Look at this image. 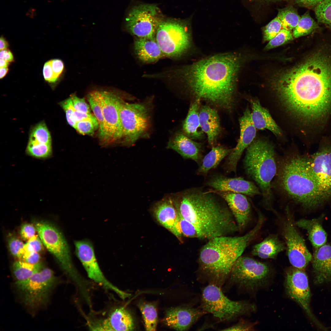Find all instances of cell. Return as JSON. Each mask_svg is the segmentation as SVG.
<instances>
[{
    "instance_id": "60d3db41",
    "label": "cell",
    "mask_w": 331,
    "mask_h": 331,
    "mask_svg": "<svg viewBox=\"0 0 331 331\" xmlns=\"http://www.w3.org/2000/svg\"><path fill=\"white\" fill-rule=\"evenodd\" d=\"M318 21L331 27V0H324L314 8Z\"/></svg>"
},
{
    "instance_id": "816d5d0a",
    "label": "cell",
    "mask_w": 331,
    "mask_h": 331,
    "mask_svg": "<svg viewBox=\"0 0 331 331\" xmlns=\"http://www.w3.org/2000/svg\"><path fill=\"white\" fill-rule=\"evenodd\" d=\"M43 72L44 79L48 82H54L58 79L53 73L51 65L50 60L44 63Z\"/></svg>"
},
{
    "instance_id": "4fadbf2b",
    "label": "cell",
    "mask_w": 331,
    "mask_h": 331,
    "mask_svg": "<svg viewBox=\"0 0 331 331\" xmlns=\"http://www.w3.org/2000/svg\"><path fill=\"white\" fill-rule=\"evenodd\" d=\"M155 5L141 4L134 6L125 18L126 27L136 37H155L158 27L163 19Z\"/></svg>"
},
{
    "instance_id": "f546056e",
    "label": "cell",
    "mask_w": 331,
    "mask_h": 331,
    "mask_svg": "<svg viewBox=\"0 0 331 331\" xmlns=\"http://www.w3.org/2000/svg\"><path fill=\"white\" fill-rule=\"evenodd\" d=\"M200 101V99L196 98L192 102L183 124L184 134L192 139H201L204 137L199 118Z\"/></svg>"
},
{
    "instance_id": "d6a6232c",
    "label": "cell",
    "mask_w": 331,
    "mask_h": 331,
    "mask_svg": "<svg viewBox=\"0 0 331 331\" xmlns=\"http://www.w3.org/2000/svg\"><path fill=\"white\" fill-rule=\"evenodd\" d=\"M232 150L221 145L213 146L211 150L204 157L197 170V173L201 175L206 174L210 169L217 167Z\"/></svg>"
},
{
    "instance_id": "7c38bea8",
    "label": "cell",
    "mask_w": 331,
    "mask_h": 331,
    "mask_svg": "<svg viewBox=\"0 0 331 331\" xmlns=\"http://www.w3.org/2000/svg\"><path fill=\"white\" fill-rule=\"evenodd\" d=\"M289 206L285 210L282 227L288 257L293 267L304 270L312 260V257L304 241L298 231Z\"/></svg>"
},
{
    "instance_id": "f1b7e54d",
    "label": "cell",
    "mask_w": 331,
    "mask_h": 331,
    "mask_svg": "<svg viewBox=\"0 0 331 331\" xmlns=\"http://www.w3.org/2000/svg\"><path fill=\"white\" fill-rule=\"evenodd\" d=\"M286 249L285 244L277 235H271L255 245L252 253L253 255L262 259H275Z\"/></svg>"
},
{
    "instance_id": "f907efd6",
    "label": "cell",
    "mask_w": 331,
    "mask_h": 331,
    "mask_svg": "<svg viewBox=\"0 0 331 331\" xmlns=\"http://www.w3.org/2000/svg\"><path fill=\"white\" fill-rule=\"evenodd\" d=\"M36 230L35 226L30 223H25L21 226L20 230L21 237L23 240L28 241L35 235Z\"/></svg>"
},
{
    "instance_id": "ac0fdd59",
    "label": "cell",
    "mask_w": 331,
    "mask_h": 331,
    "mask_svg": "<svg viewBox=\"0 0 331 331\" xmlns=\"http://www.w3.org/2000/svg\"><path fill=\"white\" fill-rule=\"evenodd\" d=\"M310 170L326 201L331 200V145L321 146L313 154L306 155Z\"/></svg>"
},
{
    "instance_id": "ee69618b",
    "label": "cell",
    "mask_w": 331,
    "mask_h": 331,
    "mask_svg": "<svg viewBox=\"0 0 331 331\" xmlns=\"http://www.w3.org/2000/svg\"><path fill=\"white\" fill-rule=\"evenodd\" d=\"M282 29L281 22L276 17L263 29V39L264 41H268L276 36Z\"/></svg>"
},
{
    "instance_id": "e0dca14e",
    "label": "cell",
    "mask_w": 331,
    "mask_h": 331,
    "mask_svg": "<svg viewBox=\"0 0 331 331\" xmlns=\"http://www.w3.org/2000/svg\"><path fill=\"white\" fill-rule=\"evenodd\" d=\"M284 287L288 297L298 303L319 327L324 329L310 310V291L307 276L303 270L293 267L287 270L285 276Z\"/></svg>"
},
{
    "instance_id": "9f6ffc18",
    "label": "cell",
    "mask_w": 331,
    "mask_h": 331,
    "mask_svg": "<svg viewBox=\"0 0 331 331\" xmlns=\"http://www.w3.org/2000/svg\"><path fill=\"white\" fill-rule=\"evenodd\" d=\"M253 329V325L244 322H240L231 327L223 330L245 331L250 330Z\"/></svg>"
},
{
    "instance_id": "ffe728a7",
    "label": "cell",
    "mask_w": 331,
    "mask_h": 331,
    "mask_svg": "<svg viewBox=\"0 0 331 331\" xmlns=\"http://www.w3.org/2000/svg\"><path fill=\"white\" fill-rule=\"evenodd\" d=\"M206 184L216 191L241 193L252 197L261 195L259 187L253 182L240 177L230 178L220 174L215 175Z\"/></svg>"
},
{
    "instance_id": "7dc6e473",
    "label": "cell",
    "mask_w": 331,
    "mask_h": 331,
    "mask_svg": "<svg viewBox=\"0 0 331 331\" xmlns=\"http://www.w3.org/2000/svg\"><path fill=\"white\" fill-rule=\"evenodd\" d=\"M98 128L92 121L84 120L77 122L75 129L82 135H92Z\"/></svg>"
},
{
    "instance_id": "7a4b0ae2",
    "label": "cell",
    "mask_w": 331,
    "mask_h": 331,
    "mask_svg": "<svg viewBox=\"0 0 331 331\" xmlns=\"http://www.w3.org/2000/svg\"><path fill=\"white\" fill-rule=\"evenodd\" d=\"M243 61L236 52L218 54L184 67L185 86L196 98L229 110L235 102L238 75Z\"/></svg>"
},
{
    "instance_id": "8d00e7d4",
    "label": "cell",
    "mask_w": 331,
    "mask_h": 331,
    "mask_svg": "<svg viewBox=\"0 0 331 331\" xmlns=\"http://www.w3.org/2000/svg\"><path fill=\"white\" fill-rule=\"evenodd\" d=\"M318 27L316 22L307 11L302 15L292 32L294 37L297 38L309 34Z\"/></svg>"
},
{
    "instance_id": "277c9868",
    "label": "cell",
    "mask_w": 331,
    "mask_h": 331,
    "mask_svg": "<svg viewBox=\"0 0 331 331\" xmlns=\"http://www.w3.org/2000/svg\"><path fill=\"white\" fill-rule=\"evenodd\" d=\"M274 178L272 189L290 202L311 209L326 202L309 169L306 155L291 152L277 157Z\"/></svg>"
},
{
    "instance_id": "6da1fadb",
    "label": "cell",
    "mask_w": 331,
    "mask_h": 331,
    "mask_svg": "<svg viewBox=\"0 0 331 331\" xmlns=\"http://www.w3.org/2000/svg\"><path fill=\"white\" fill-rule=\"evenodd\" d=\"M272 86L285 109L305 122L321 120L331 108V57L314 54L274 78Z\"/></svg>"
},
{
    "instance_id": "db71d44e",
    "label": "cell",
    "mask_w": 331,
    "mask_h": 331,
    "mask_svg": "<svg viewBox=\"0 0 331 331\" xmlns=\"http://www.w3.org/2000/svg\"><path fill=\"white\" fill-rule=\"evenodd\" d=\"M50 62L53 73L58 78L64 70L63 63L61 60L58 59L51 60Z\"/></svg>"
},
{
    "instance_id": "f35d334b",
    "label": "cell",
    "mask_w": 331,
    "mask_h": 331,
    "mask_svg": "<svg viewBox=\"0 0 331 331\" xmlns=\"http://www.w3.org/2000/svg\"><path fill=\"white\" fill-rule=\"evenodd\" d=\"M26 152L28 154L34 158H46L52 154L51 144L41 143L29 140Z\"/></svg>"
},
{
    "instance_id": "44dd1931",
    "label": "cell",
    "mask_w": 331,
    "mask_h": 331,
    "mask_svg": "<svg viewBox=\"0 0 331 331\" xmlns=\"http://www.w3.org/2000/svg\"><path fill=\"white\" fill-rule=\"evenodd\" d=\"M206 313L202 309L191 307H171L166 311L163 322L175 330H186Z\"/></svg>"
},
{
    "instance_id": "f6af8a7d",
    "label": "cell",
    "mask_w": 331,
    "mask_h": 331,
    "mask_svg": "<svg viewBox=\"0 0 331 331\" xmlns=\"http://www.w3.org/2000/svg\"><path fill=\"white\" fill-rule=\"evenodd\" d=\"M8 243L10 252L14 257L20 260L24 253L25 244L14 235H10L8 238Z\"/></svg>"
},
{
    "instance_id": "603a6c76",
    "label": "cell",
    "mask_w": 331,
    "mask_h": 331,
    "mask_svg": "<svg viewBox=\"0 0 331 331\" xmlns=\"http://www.w3.org/2000/svg\"><path fill=\"white\" fill-rule=\"evenodd\" d=\"M314 282L317 284L331 281V244L315 249L312 257Z\"/></svg>"
},
{
    "instance_id": "cb8c5ba5",
    "label": "cell",
    "mask_w": 331,
    "mask_h": 331,
    "mask_svg": "<svg viewBox=\"0 0 331 331\" xmlns=\"http://www.w3.org/2000/svg\"><path fill=\"white\" fill-rule=\"evenodd\" d=\"M167 147L176 151L184 158L199 163L201 159L202 144L185 134L178 133L169 140Z\"/></svg>"
},
{
    "instance_id": "4dcf8cb0",
    "label": "cell",
    "mask_w": 331,
    "mask_h": 331,
    "mask_svg": "<svg viewBox=\"0 0 331 331\" xmlns=\"http://www.w3.org/2000/svg\"><path fill=\"white\" fill-rule=\"evenodd\" d=\"M106 319L109 331H132L135 328L131 314L123 307L113 310Z\"/></svg>"
},
{
    "instance_id": "d590c367",
    "label": "cell",
    "mask_w": 331,
    "mask_h": 331,
    "mask_svg": "<svg viewBox=\"0 0 331 331\" xmlns=\"http://www.w3.org/2000/svg\"><path fill=\"white\" fill-rule=\"evenodd\" d=\"M278 10L277 17L281 22L282 29L290 30L294 29L301 17L297 10L290 5Z\"/></svg>"
},
{
    "instance_id": "6f0895ef",
    "label": "cell",
    "mask_w": 331,
    "mask_h": 331,
    "mask_svg": "<svg viewBox=\"0 0 331 331\" xmlns=\"http://www.w3.org/2000/svg\"><path fill=\"white\" fill-rule=\"evenodd\" d=\"M40 258L39 253L33 251L25 257L21 261L30 264H35L40 262Z\"/></svg>"
},
{
    "instance_id": "e575fe53",
    "label": "cell",
    "mask_w": 331,
    "mask_h": 331,
    "mask_svg": "<svg viewBox=\"0 0 331 331\" xmlns=\"http://www.w3.org/2000/svg\"><path fill=\"white\" fill-rule=\"evenodd\" d=\"M41 263L32 264L19 260L15 261L13 265V271L16 281L27 279L43 268Z\"/></svg>"
},
{
    "instance_id": "f5cc1de1",
    "label": "cell",
    "mask_w": 331,
    "mask_h": 331,
    "mask_svg": "<svg viewBox=\"0 0 331 331\" xmlns=\"http://www.w3.org/2000/svg\"><path fill=\"white\" fill-rule=\"evenodd\" d=\"M74 118L77 122L84 120H91L94 123L98 128H99V123L97 120L95 116L91 113H88L74 110Z\"/></svg>"
},
{
    "instance_id": "2e32d148",
    "label": "cell",
    "mask_w": 331,
    "mask_h": 331,
    "mask_svg": "<svg viewBox=\"0 0 331 331\" xmlns=\"http://www.w3.org/2000/svg\"><path fill=\"white\" fill-rule=\"evenodd\" d=\"M103 123L99 131V136L105 142L116 141L122 137L120 117V106L122 100L113 92L101 91Z\"/></svg>"
},
{
    "instance_id": "91938a15",
    "label": "cell",
    "mask_w": 331,
    "mask_h": 331,
    "mask_svg": "<svg viewBox=\"0 0 331 331\" xmlns=\"http://www.w3.org/2000/svg\"><path fill=\"white\" fill-rule=\"evenodd\" d=\"M9 46V44L5 38L2 36L0 39V49L1 50L7 49Z\"/></svg>"
},
{
    "instance_id": "7bdbcfd3",
    "label": "cell",
    "mask_w": 331,
    "mask_h": 331,
    "mask_svg": "<svg viewBox=\"0 0 331 331\" xmlns=\"http://www.w3.org/2000/svg\"><path fill=\"white\" fill-rule=\"evenodd\" d=\"M291 30L282 29L278 33L269 41L264 49L268 50L285 44L293 39Z\"/></svg>"
},
{
    "instance_id": "83f0119b",
    "label": "cell",
    "mask_w": 331,
    "mask_h": 331,
    "mask_svg": "<svg viewBox=\"0 0 331 331\" xmlns=\"http://www.w3.org/2000/svg\"><path fill=\"white\" fill-rule=\"evenodd\" d=\"M134 45L137 56L143 62H153L164 56L155 37H137L135 40Z\"/></svg>"
},
{
    "instance_id": "7402d4cb",
    "label": "cell",
    "mask_w": 331,
    "mask_h": 331,
    "mask_svg": "<svg viewBox=\"0 0 331 331\" xmlns=\"http://www.w3.org/2000/svg\"><path fill=\"white\" fill-rule=\"evenodd\" d=\"M214 192L225 201L234 216L239 231L243 230L250 219L251 206L246 197L239 193Z\"/></svg>"
},
{
    "instance_id": "d4e9b609",
    "label": "cell",
    "mask_w": 331,
    "mask_h": 331,
    "mask_svg": "<svg viewBox=\"0 0 331 331\" xmlns=\"http://www.w3.org/2000/svg\"><path fill=\"white\" fill-rule=\"evenodd\" d=\"M153 211L158 221L172 232L179 217L172 196H166L157 202L153 208Z\"/></svg>"
},
{
    "instance_id": "ba28073f",
    "label": "cell",
    "mask_w": 331,
    "mask_h": 331,
    "mask_svg": "<svg viewBox=\"0 0 331 331\" xmlns=\"http://www.w3.org/2000/svg\"><path fill=\"white\" fill-rule=\"evenodd\" d=\"M188 20L163 19L157 28L155 38L164 55L178 57L192 46Z\"/></svg>"
},
{
    "instance_id": "5b68a950",
    "label": "cell",
    "mask_w": 331,
    "mask_h": 331,
    "mask_svg": "<svg viewBox=\"0 0 331 331\" xmlns=\"http://www.w3.org/2000/svg\"><path fill=\"white\" fill-rule=\"evenodd\" d=\"M264 219L261 213L253 229L241 236H223L208 240L200 250L199 270L210 282L219 287L229 276L232 268L261 229Z\"/></svg>"
},
{
    "instance_id": "5bb4252c",
    "label": "cell",
    "mask_w": 331,
    "mask_h": 331,
    "mask_svg": "<svg viewBox=\"0 0 331 331\" xmlns=\"http://www.w3.org/2000/svg\"><path fill=\"white\" fill-rule=\"evenodd\" d=\"M148 112L142 104L122 101L120 117L122 131V138L129 144L135 143L147 131L149 125Z\"/></svg>"
},
{
    "instance_id": "8992f818",
    "label": "cell",
    "mask_w": 331,
    "mask_h": 331,
    "mask_svg": "<svg viewBox=\"0 0 331 331\" xmlns=\"http://www.w3.org/2000/svg\"><path fill=\"white\" fill-rule=\"evenodd\" d=\"M243 164L247 175L258 186L263 207L275 213L272 184L277 170V156L274 146L267 140L254 139L246 148Z\"/></svg>"
},
{
    "instance_id": "52a82bcc",
    "label": "cell",
    "mask_w": 331,
    "mask_h": 331,
    "mask_svg": "<svg viewBox=\"0 0 331 331\" xmlns=\"http://www.w3.org/2000/svg\"><path fill=\"white\" fill-rule=\"evenodd\" d=\"M36 231L44 245L56 258L67 276L76 287L82 296L87 295L91 287L88 280L78 272L72 261L68 245L61 232L48 222H35Z\"/></svg>"
},
{
    "instance_id": "9c48e42d",
    "label": "cell",
    "mask_w": 331,
    "mask_h": 331,
    "mask_svg": "<svg viewBox=\"0 0 331 331\" xmlns=\"http://www.w3.org/2000/svg\"><path fill=\"white\" fill-rule=\"evenodd\" d=\"M220 287L210 283L202 291L201 308L221 321H229L255 311L253 304L243 301H234L226 297Z\"/></svg>"
},
{
    "instance_id": "9a60e30c",
    "label": "cell",
    "mask_w": 331,
    "mask_h": 331,
    "mask_svg": "<svg viewBox=\"0 0 331 331\" xmlns=\"http://www.w3.org/2000/svg\"><path fill=\"white\" fill-rule=\"evenodd\" d=\"M75 253L85 270L88 277L106 290L112 291L124 299L131 295L114 285L106 278L97 260L92 243L83 240L74 242Z\"/></svg>"
},
{
    "instance_id": "6125c7cd",
    "label": "cell",
    "mask_w": 331,
    "mask_h": 331,
    "mask_svg": "<svg viewBox=\"0 0 331 331\" xmlns=\"http://www.w3.org/2000/svg\"><path fill=\"white\" fill-rule=\"evenodd\" d=\"M8 71V67L0 68V78H3L7 74Z\"/></svg>"
},
{
    "instance_id": "94428289",
    "label": "cell",
    "mask_w": 331,
    "mask_h": 331,
    "mask_svg": "<svg viewBox=\"0 0 331 331\" xmlns=\"http://www.w3.org/2000/svg\"><path fill=\"white\" fill-rule=\"evenodd\" d=\"M250 2H257L261 3H269L287 0H249Z\"/></svg>"
},
{
    "instance_id": "11a10c76",
    "label": "cell",
    "mask_w": 331,
    "mask_h": 331,
    "mask_svg": "<svg viewBox=\"0 0 331 331\" xmlns=\"http://www.w3.org/2000/svg\"><path fill=\"white\" fill-rule=\"evenodd\" d=\"M299 6L308 8H315L324 0H295Z\"/></svg>"
},
{
    "instance_id": "30bf717a",
    "label": "cell",
    "mask_w": 331,
    "mask_h": 331,
    "mask_svg": "<svg viewBox=\"0 0 331 331\" xmlns=\"http://www.w3.org/2000/svg\"><path fill=\"white\" fill-rule=\"evenodd\" d=\"M58 282L52 270L43 268L27 279L16 281L15 285L25 305L35 309L46 303L51 292Z\"/></svg>"
},
{
    "instance_id": "ab89813d",
    "label": "cell",
    "mask_w": 331,
    "mask_h": 331,
    "mask_svg": "<svg viewBox=\"0 0 331 331\" xmlns=\"http://www.w3.org/2000/svg\"><path fill=\"white\" fill-rule=\"evenodd\" d=\"M29 140L41 143L51 144L50 134L44 122L38 123L33 127L30 134Z\"/></svg>"
},
{
    "instance_id": "1f68e13d",
    "label": "cell",
    "mask_w": 331,
    "mask_h": 331,
    "mask_svg": "<svg viewBox=\"0 0 331 331\" xmlns=\"http://www.w3.org/2000/svg\"><path fill=\"white\" fill-rule=\"evenodd\" d=\"M296 226L306 230L309 238L315 249L325 244L327 234L321 223L316 219H300L296 222Z\"/></svg>"
},
{
    "instance_id": "b9f144b4",
    "label": "cell",
    "mask_w": 331,
    "mask_h": 331,
    "mask_svg": "<svg viewBox=\"0 0 331 331\" xmlns=\"http://www.w3.org/2000/svg\"><path fill=\"white\" fill-rule=\"evenodd\" d=\"M178 226L181 234L184 236L188 238L202 240L201 234L196 227L179 214Z\"/></svg>"
},
{
    "instance_id": "484cf974",
    "label": "cell",
    "mask_w": 331,
    "mask_h": 331,
    "mask_svg": "<svg viewBox=\"0 0 331 331\" xmlns=\"http://www.w3.org/2000/svg\"><path fill=\"white\" fill-rule=\"evenodd\" d=\"M199 118L202 130L206 134L209 144L213 145L220 131V120L217 111L209 106H203L200 108Z\"/></svg>"
},
{
    "instance_id": "d6986e66",
    "label": "cell",
    "mask_w": 331,
    "mask_h": 331,
    "mask_svg": "<svg viewBox=\"0 0 331 331\" xmlns=\"http://www.w3.org/2000/svg\"><path fill=\"white\" fill-rule=\"evenodd\" d=\"M251 113L247 108L239 119L240 137L236 146L227 158L225 167L227 172H236L238 162L244 151L255 138L256 128L252 121Z\"/></svg>"
},
{
    "instance_id": "c3c4849f",
    "label": "cell",
    "mask_w": 331,
    "mask_h": 331,
    "mask_svg": "<svg viewBox=\"0 0 331 331\" xmlns=\"http://www.w3.org/2000/svg\"><path fill=\"white\" fill-rule=\"evenodd\" d=\"M70 97L75 110L88 113H91L90 106L86 102L84 98L79 97L74 94L71 95Z\"/></svg>"
},
{
    "instance_id": "8fae6325",
    "label": "cell",
    "mask_w": 331,
    "mask_h": 331,
    "mask_svg": "<svg viewBox=\"0 0 331 331\" xmlns=\"http://www.w3.org/2000/svg\"><path fill=\"white\" fill-rule=\"evenodd\" d=\"M268 265L247 257H240L234 263L230 282L240 288L253 291L264 286L271 276Z\"/></svg>"
},
{
    "instance_id": "3957f363",
    "label": "cell",
    "mask_w": 331,
    "mask_h": 331,
    "mask_svg": "<svg viewBox=\"0 0 331 331\" xmlns=\"http://www.w3.org/2000/svg\"><path fill=\"white\" fill-rule=\"evenodd\" d=\"M173 196L178 214L196 227L202 240L230 235L239 231L226 203L214 191L193 188Z\"/></svg>"
},
{
    "instance_id": "be15d7a7",
    "label": "cell",
    "mask_w": 331,
    "mask_h": 331,
    "mask_svg": "<svg viewBox=\"0 0 331 331\" xmlns=\"http://www.w3.org/2000/svg\"><path fill=\"white\" fill-rule=\"evenodd\" d=\"M9 62L6 60L0 59V68L8 67L9 64Z\"/></svg>"
},
{
    "instance_id": "680465c9",
    "label": "cell",
    "mask_w": 331,
    "mask_h": 331,
    "mask_svg": "<svg viewBox=\"0 0 331 331\" xmlns=\"http://www.w3.org/2000/svg\"><path fill=\"white\" fill-rule=\"evenodd\" d=\"M0 59L9 62L13 61L14 60L13 56L12 53L7 49L0 50Z\"/></svg>"
},
{
    "instance_id": "681fc988",
    "label": "cell",
    "mask_w": 331,
    "mask_h": 331,
    "mask_svg": "<svg viewBox=\"0 0 331 331\" xmlns=\"http://www.w3.org/2000/svg\"><path fill=\"white\" fill-rule=\"evenodd\" d=\"M25 244L30 249L39 253L44 250V244L39 236L37 235H35L32 237Z\"/></svg>"
},
{
    "instance_id": "74e56055",
    "label": "cell",
    "mask_w": 331,
    "mask_h": 331,
    "mask_svg": "<svg viewBox=\"0 0 331 331\" xmlns=\"http://www.w3.org/2000/svg\"><path fill=\"white\" fill-rule=\"evenodd\" d=\"M87 99L93 115L99 123V131L102 128L103 123L101 91L94 90L91 92L87 95Z\"/></svg>"
},
{
    "instance_id": "bcb514c9",
    "label": "cell",
    "mask_w": 331,
    "mask_h": 331,
    "mask_svg": "<svg viewBox=\"0 0 331 331\" xmlns=\"http://www.w3.org/2000/svg\"><path fill=\"white\" fill-rule=\"evenodd\" d=\"M59 104L65 112L68 124L75 129L77 122L74 118V109L70 98L61 102Z\"/></svg>"
},
{
    "instance_id": "4316f807",
    "label": "cell",
    "mask_w": 331,
    "mask_h": 331,
    "mask_svg": "<svg viewBox=\"0 0 331 331\" xmlns=\"http://www.w3.org/2000/svg\"><path fill=\"white\" fill-rule=\"evenodd\" d=\"M251 103V119L256 129L259 130L267 129L276 136L281 135V130L273 119L268 111L262 107L257 99L252 100Z\"/></svg>"
},
{
    "instance_id": "836d02e7",
    "label": "cell",
    "mask_w": 331,
    "mask_h": 331,
    "mask_svg": "<svg viewBox=\"0 0 331 331\" xmlns=\"http://www.w3.org/2000/svg\"><path fill=\"white\" fill-rule=\"evenodd\" d=\"M138 306L142 314L146 330H156L158 316L155 304L142 301L139 302Z\"/></svg>"
}]
</instances>
